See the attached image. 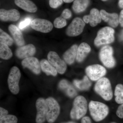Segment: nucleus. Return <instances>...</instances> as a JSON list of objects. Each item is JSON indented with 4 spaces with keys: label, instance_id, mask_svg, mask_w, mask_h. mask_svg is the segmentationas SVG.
<instances>
[{
    "label": "nucleus",
    "instance_id": "37998d69",
    "mask_svg": "<svg viewBox=\"0 0 123 123\" xmlns=\"http://www.w3.org/2000/svg\"><path fill=\"white\" fill-rule=\"evenodd\" d=\"M115 123V122H112V123Z\"/></svg>",
    "mask_w": 123,
    "mask_h": 123
},
{
    "label": "nucleus",
    "instance_id": "423d86ee",
    "mask_svg": "<svg viewBox=\"0 0 123 123\" xmlns=\"http://www.w3.org/2000/svg\"><path fill=\"white\" fill-rule=\"evenodd\" d=\"M21 74L20 69L16 66H13L10 71L8 78V84L9 89L14 94H17L20 91L19 81Z\"/></svg>",
    "mask_w": 123,
    "mask_h": 123
},
{
    "label": "nucleus",
    "instance_id": "4be33fe9",
    "mask_svg": "<svg viewBox=\"0 0 123 123\" xmlns=\"http://www.w3.org/2000/svg\"><path fill=\"white\" fill-rule=\"evenodd\" d=\"M73 84L77 88L81 91L88 90L92 85L91 82L87 76H85L81 80H74Z\"/></svg>",
    "mask_w": 123,
    "mask_h": 123
},
{
    "label": "nucleus",
    "instance_id": "aec40b11",
    "mask_svg": "<svg viewBox=\"0 0 123 123\" xmlns=\"http://www.w3.org/2000/svg\"><path fill=\"white\" fill-rule=\"evenodd\" d=\"M14 3L18 7L30 12H35L37 10L35 4L30 0H14Z\"/></svg>",
    "mask_w": 123,
    "mask_h": 123
},
{
    "label": "nucleus",
    "instance_id": "f8f14e48",
    "mask_svg": "<svg viewBox=\"0 0 123 123\" xmlns=\"http://www.w3.org/2000/svg\"><path fill=\"white\" fill-rule=\"evenodd\" d=\"M31 28L35 30L43 33H48L53 28L52 23L45 19L35 18L31 21Z\"/></svg>",
    "mask_w": 123,
    "mask_h": 123
},
{
    "label": "nucleus",
    "instance_id": "e433bc0d",
    "mask_svg": "<svg viewBox=\"0 0 123 123\" xmlns=\"http://www.w3.org/2000/svg\"><path fill=\"white\" fill-rule=\"evenodd\" d=\"M119 23L122 27H123V9L121 10L119 17Z\"/></svg>",
    "mask_w": 123,
    "mask_h": 123
},
{
    "label": "nucleus",
    "instance_id": "7ed1b4c3",
    "mask_svg": "<svg viewBox=\"0 0 123 123\" xmlns=\"http://www.w3.org/2000/svg\"><path fill=\"white\" fill-rule=\"evenodd\" d=\"M95 91L103 99L110 101L113 98L111 84L107 78H102L97 81L94 86Z\"/></svg>",
    "mask_w": 123,
    "mask_h": 123
},
{
    "label": "nucleus",
    "instance_id": "ddd939ff",
    "mask_svg": "<svg viewBox=\"0 0 123 123\" xmlns=\"http://www.w3.org/2000/svg\"><path fill=\"white\" fill-rule=\"evenodd\" d=\"M21 64L23 68L29 69L36 75L41 72V66L38 60L35 57H31L24 59Z\"/></svg>",
    "mask_w": 123,
    "mask_h": 123
},
{
    "label": "nucleus",
    "instance_id": "4c0bfd02",
    "mask_svg": "<svg viewBox=\"0 0 123 123\" xmlns=\"http://www.w3.org/2000/svg\"><path fill=\"white\" fill-rule=\"evenodd\" d=\"M83 20L84 21L85 23H89L90 22V17L89 15H85L83 18Z\"/></svg>",
    "mask_w": 123,
    "mask_h": 123
},
{
    "label": "nucleus",
    "instance_id": "2eb2a0df",
    "mask_svg": "<svg viewBox=\"0 0 123 123\" xmlns=\"http://www.w3.org/2000/svg\"><path fill=\"white\" fill-rule=\"evenodd\" d=\"M19 11L15 9L7 10L4 9L0 10V18L3 21H16L20 18Z\"/></svg>",
    "mask_w": 123,
    "mask_h": 123
},
{
    "label": "nucleus",
    "instance_id": "393cba45",
    "mask_svg": "<svg viewBox=\"0 0 123 123\" xmlns=\"http://www.w3.org/2000/svg\"><path fill=\"white\" fill-rule=\"evenodd\" d=\"M89 0H75L73 5L74 11L79 13L85 11L89 4Z\"/></svg>",
    "mask_w": 123,
    "mask_h": 123
},
{
    "label": "nucleus",
    "instance_id": "a19ab883",
    "mask_svg": "<svg viewBox=\"0 0 123 123\" xmlns=\"http://www.w3.org/2000/svg\"><path fill=\"white\" fill-rule=\"evenodd\" d=\"M63 0L65 3H69L73 2L74 0Z\"/></svg>",
    "mask_w": 123,
    "mask_h": 123
},
{
    "label": "nucleus",
    "instance_id": "6e6552de",
    "mask_svg": "<svg viewBox=\"0 0 123 123\" xmlns=\"http://www.w3.org/2000/svg\"><path fill=\"white\" fill-rule=\"evenodd\" d=\"M85 72L86 76L93 81L98 80L103 77L107 72L104 66L98 64L88 66L86 68Z\"/></svg>",
    "mask_w": 123,
    "mask_h": 123
},
{
    "label": "nucleus",
    "instance_id": "7c9ffc66",
    "mask_svg": "<svg viewBox=\"0 0 123 123\" xmlns=\"http://www.w3.org/2000/svg\"><path fill=\"white\" fill-rule=\"evenodd\" d=\"M32 19L30 18H26L23 21H22L18 24V28L20 30H23L26 28L27 27L31 24Z\"/></svg>",
    "mask_w": 123,
    "mask_h": 123
},
{
    "label": "nucleus",
    "instance_id": "f03ea898",
    "mask_svg": "<svg viewBox=\"0 0 123 123\" xmlns=\"http://www.w3.org/2000/svg\"><path fill=\"white\" fill-rule=\"evenodd\" d=\"M88 105L85 97L81 95L75 98L73 103V107L70 116L72 119L78 120L82 118L87 113Z\"/></svg>",
    "mask_w": 123,
    "mask_h": 123
},
{
    "label": "nucleus",
    "instance_id": "20e7f679",
    "mask_svg": "<svg viewBox=\"0 0 123 123\" xmlns=\"http://www.w3.org/2000/svg\"><path fill=\"white\" fill-rule=\"evenodd\" d=\"M114 33V30L110 27H105L100 29L95 39L94 45L99 47L113 43L115 40Z\"/></svg>",
    "mask_w": 123,
    "mask_h": 123
},
{
    "label": "nucleus",
    "instance_id": "72a5a7b5",
    "mask_svg": "<svg viewBox=\"0 0 123 123\" xmlns=\"http://www.w3.org/2000/svg\"><path fill=\"white\" fill-rule=\"evenodd\" d=\"M116 113L117 115L119 118H123V103L119 106L117 110Z\"/></svg>",
    "mask_w": 123,
    "mask_h": 123
},
{
    "label": "nucleus",
    "instance_id": "0eeeda50",
    "mask_svg": "<svg viewBox=\"0 0 123 123\" xmlns=\"http://www.w3.org/2000/svg\"><path fill=\"white\" fill-rule=\"evenodd\" d=\"M46 101L48 107L46 120L49 123H53L60 114V108L59 105L57 101L52 97L47 98Z\"/></svg>",
    "mask_w": 123,
    "mask_h": 123
},
{
    "label": "nucleus",
    "instance_id": "c756f323",
    "mask_svg": "<svg viewBox=\"0 0 123 123\" xmlns=\"http://www.w3.org/2000/svg\"><path fill=\"white\" fill-rule=\"evenodd\" d=\"M67 22L66 19L62 17H60L56 18L54 22V26L55 27L58 29L63 28L66 26Z\"/></svg>",
    "mask_w": 123,
    "mask_h": 123
},
{
    "label": "nucleus",
    "instance_id": "412c9836",
    "mask_svg": "<svg viewBox=\"0 0 123 123\" xmlns=\"http://www.w3.org/2000/svg\"><path fill=\"white\" fill-rule=\"evenodd\" d=\"M78 48L77 45L74 44L64 53L63 58L68 64L71 65L74 63L76 57Z\"/></svg>",
    "mask_w": 123,
    "mask_h": 123
},
{
    "label": "nucleus",
    "instance_id": "39448f33",
    "mask_svg": "<svg viewBox=\"0 0 123 123\" xmlns=\"http://www.w3.org/2000/svg\"><path fill=\"white\" fill-rule=\"evenodd\" d=\"M113 55V49L108 45L102 47L99 51V57L100 61L108 68H112L115 65L116 61Z\"/></svg>",
    "mask_w": 123,
    "mask_h": 123
},
{
    "label": "nucleus",
    "instance_id": "5701e85b",
    "mask_svg": "<svg viewBox=\"0 0 123 123\" xmlns=\"http://www.w3.org/2000/svg\"><path fill=\"white\" fill-rule=\"evenodd\" d=\"M40 64L42 70L47 75H51L54 76L57 75V70L47 60H42L40 62Z\"/></svg>",
    "mask_w": 123,
    "mask_h": 123
},
{
    "label": "nucleus",
    "instance_id": "9b49d317",
    "mask_svg": "<svg viewBox=\"0 0 123 123\" xmlns=\"http://www.w3.org/2000/svg\"><path fill=\"white\" fill-rule=\"evenodd\" d=\"M36 106L37 109L36 123H44L47 120L48 111V107L46 100L43 98H39L36 101Z\"/></svg>",
    "mask_w": 123,
    "mask_h": 123
},
{
    "label": "nucleus",
    "instance_id": "1a4fd4ad",
    "mask_svg": "<svg viewBox=\"0 0 123 123\" xmlns=\"http://www.w3.org/2000/svg\"><path fill=\"white\" fill-rule=\"evenodd\" d=\"M48 60L50 63L55 68L57 72L61 74L65 73L67 66L65 62L61 59L56 52L50 51L47 55Z\"/></svg>",
    "mask_w": 123,
    "mask_h": 123
},
{
    "label": "nucleus",
    "instance_id": "cd10ccee",
    "mask_svg": "<svg viewBox=\"0 0 123 123\" xmlns=\"http://www.w3.org/2000/svg\"><path fill=\"white\" fill-rule=\"evenodd\" d=\"M0 42L9 46H11L13 43L12 38L1 29H0Z\"/></svg>",
    "mask_w": 123,
    "mask_h": 123
},
{
    "label": "nucleus",
    "instance_id": "c85d7f7f",
    "mask_svg": "<svg viewBox=\"0 0 123 123\" xmlns=\"http://www.w3.org/2000/svg\"><path fill=\"white\" fill-rule=\"evenodd\" d=\"M18 118L13 115H7L0 118V123H17Z\"/></svg>",
    "mask_w": 123,
    "mask_h": 123
},
{
    "label": "nucleus",
    "instance_id": "a878e982",
    "mask_svg": "<svg viewBox=\"0 0 123 123\" xmlns=\"http://www.w3.org/2000/svg\"><path fill=\"white\" fill-rule=\"evenodd\" d=\"M13 55L11 49L7 44L0 43V57L2 59L7 60L10 59Z\"/></svg>",
    "mask_w": 123,
    "mask_h": 123
},
{
    "label": "nucleus",
    "instance_id": "9d476101",
    "mask_svg": "<svg viewBox=\"0 0 123 123\" xmlns=\"http://www.w3.org/2000/svg\"><path fill=\"white\" fill-rule=\"evenodd\" d=\"M85 26V23L80 18H75L68 27L66 34L70 37L78 36L82 33Z\"/></svg>",
    "mask_w": 123,
    "mask_h": 123
},
{
    "label": "nucleus",
    "instance_id": "f257e3e1",
    "mask_svg": "<svg viewBox=\"0 0 123 123\" xmlns=\"http://www.w3.org/2000/svg\"><path fill=\"white\" fill-rule=\"evenodd\" d=\"M88 108L91 116L96 122H99L103 120L109 114L108 106L101 102L91 101L88 105Z\"/></svg>",
    "mask_w": 123,
    "mask_h": 123
},
{
    "label": "nucleus",
    "instance_id": "4468645a",
    "mask_svg": "<svg viewBox=\"0 0 123 123\" xmlns=\"http://www.w3.org/2000/svg\"><path fill=\"white\" fill-rule=\"evenodd\" d=\"M36 50L33 44H29L18 48L15 51L16 56L20 59L32 57L35 54Z\"/></svg>",
    "mask_w": 123,
    "mask_h": 123
},
{
    "label": "nucleus",
    "instance_id": "ea45409f",
    "mask_svg": "<svg viewBox=\"0 0 123 123\" xmlns=\"http://www.w3.org/2000/svg\"><path fill=\"white\" fill-rule=\"evenodd\" d=\"M119 39L121 40H123V30L120 35Z\"/></svg>",
    "mask_w": 123,
    "mask_h": 123
},
{
    "label": "nucleus",
    "instance_id": "b1692460",
    "mask_svg": "<svg viewBox=\"0 0 123 123\" xmlns=\"http://www.w3.org/2000/svg\"><path fill=\"white\" fill-rule=\"evenodd\" d=\"M89 15V23L91 26H96L102 21V18L100 12L96 8H93L91 10Z\"/></svg>",
    "mask_w": 123,
    "mask_h": 123
},
{
    "label": "nucleus",
    "instance_id": "473e14b6",
    "mask_svg": "<svg viewBox=\"0 0 123 123\" xmlns=\"http://www.w3.org/2000/svg\"><path fill=\"white\" fill-rule=\"evenodd\" d=\"M72 16L71 11L68 9L64 10L61 14V17L65 19H68L70 18Z\"/></svg>",
    "mask_w": 123,
    "mask_h": 123
},
{
    "label": "nucleus",
    "instance_id": "58836bf2",
    "mask_svg": "<svg viewBox=\"0 0 123 123\" xmlns=\"http://www.w3.org/2000/svg\"><path fill=\"white\" fill-rule=\"evenodd\" d=\"M119 7L123 9V0H119L118 2Z\"/></svg>",
    "mask_w": 123,
    "mask_h": 123
},
{
    "label": "nucleus",
    "instance_id": "f704fd0d",
    "mask_svg": "<svg viewBox=\"0 0 123 123\" xmlns=\"http://www.w3.org/2000/svg\"><path fill=\"white\" fill-rule=\"evenodd\" d=\"M8 112L7 110H5L3 108L0 107V118L2 117L8 115Z\"/></svg>",
    "mask_w": 123,
    "mask_h": 123
},
{
    "label": "nucleus",
    "instance_id": "f3484780",
    "mask_svg": "<svg viewBox=\"0 0 123 123\" xmlns=\"http://www.w3.org/2000/svg\"><path fill=\"white\" fill-rule=\"evenodd\" d=\"M59 89L64 92L69 98H73L77 95V92L73 86L65 79L61 80L59 83Z\"/></svg>",
    "mask_w": 123,
    "mask_h": 123
},
{
    "label": "nucleus",
    "instance_id": "c03bdc74",
    "mask_svg": "<svg viewBox=\"0 0 123 123\" xmlns=\"http://www.w3.org/2000/svg\"><path fill=\"white\" fill-rule=\"evenodd\" d=\"M103 0V1H106V0Z\"/></svg>",
    "mask_w": 123,
    "mask_h": 123
},
{
    "label": "nucleus",
    "instance_id": "a211bd4d",
    "mask_svg": "<svg viewBox=\"0 0 123 123\" xmlns=\"http://www.w3.org/2000/svg\"><path fill=\"white\" fill-rule=\"evenodd\" d=\"M90 46L86 43H81L78 48L76 60L78 63L84 61L88 54L90 52Z\"/></svg>",
    "mask_w": 123,
    "mask_h": 123
},
{
    "label": "nucleus",
    "instance_id": "79ce46f5",
    "mask_svg": "<svg viewBox=\"0 0 123 123\" xmlns=\"http://www.w3.org/2000/svg\"><path fill=\"white\" fill-rule=\"evenodd\" d=\"M77 123L73 121H69V122H66V123Z\"/></svg>",
    "mask_w": 123,
    "mask_h": 123
},
{
    "label": "nucleus",
    "instance_id": "2f4dec72",
    "mask_svg": "<svg viewBox=\"0 0 123 123\" xmlns=\"http://www.w3.org/2000/svg\"><path fill=\"white\" fill-rule=\"evenodd\" d=\"M63 0H49L50 7L53 8H56L62 4Z\"/></svg>",
    "mask_w": 123,
    "mask_h": 123
},
{
    "label": "nucleus",
    "instance_id": "dca6fc26",
    "mask_svg": "<svg viewBox=\"0 0 123 123\" xmlns=\"http://www.w3.org/2000/svg\"><path fill=\"white\" fill-rule=\"evenodd\" d=\"M102 20L107 23L110 26L116 27L119 24V17L117 13H111L107 12L104 10L100 11Z\"/></svg>",
    "mask_w": 123,
    "mask_h": 123
},
{
    "label": "nucleus",
    "instance_id": "c9c22d12",
    "mask_svg": "<svg viewBox=\"0 0 123 123\" xmlns=\"http://www.w3.org/2000/svg\"><path fill=\"white\" fill-rule=\"evenodd\" d=\"M81 123H92L90 117L88 116H84L81 119Z\"/></svg>",
    "mask_w": 123,
    "mask_h": 123
},
{
    "label": "nucleus",
    "instance_id": "bb28decb",
    "mask_svg": "<svg viewBox=\"0 0 123 123\" xmlns=\"http://www.w3.org/2000/svg\"><path fill=\"white\" fill-rule=\"evenodd\" d=\"M114 95L116 102L118 104L123 103V85L122 84L117 85L115 89Z\"/></svg>",
    "mask_w": 123,
    "mask_h": 123
},
{
    "label": "nucleus",
    "instance_id": "6ab92c4d",
    "mask_svg": "<svg viewBox=\"0 0 123 123\" xmlns=\"http://www.w3.org/2000/svg\"><path fill=\"white\" fill-rule=\"evenodd\" d=\"M8 29L16 44L20 47L23 46L25 44V41L22 33L20 30L14 25H10Z\"/></svg>",
    "mask_w": 123,
    "mask_h": 123
}]
</instances>
